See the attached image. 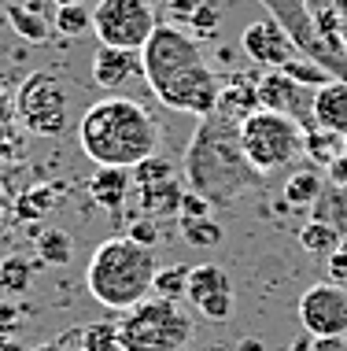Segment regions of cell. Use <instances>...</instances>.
<instances>
[{
  "label": "cell",
  "mask_w": 347,
  "mask_h": 351,
  "mask_svg": "<svg viewBox=\"0 0 347 351\" xmlns=\"http://www.w3.org/2000/svg\"><path fill=\"white\" fill-rule=\"evenodd\" d=\"M140 78L170 111L203 119L218 108V74L203 60L200 45L177 26L159 23L152 41L140 49Z\"/></svg>",
  "instance_id": "1"
},
{
  "label": "cell",
  "mask_w": 347,
  "mask_h": 351,
  "mask_svg": "<svg viewBox=\"0 0 347 351\" xmlns=\"http://www.w3.org/2000/svg\"><path fill=\"white\" fill-rule=\"evenodd\" d=\"M181 174L189 193L203 196L211 207H233L240 196L255 193L266 182L259 178L240 148V122H233L218 111L200 119L192 130L189 148L181 159Z\"/></svg>",
  "instance_id": "2"
},
{
  "label": "cell",
  "mask_w": 347,
  "mask_h": 351,
  "mask_svg": "<svg viewBox=\"0 0 347 351\" xmlns=\"http://www.w3.org/2000/svg\"><path fill=\"white\" fill-rule=\"evenodd\" d=\"M159 141H163V130L144 111V104L118 97V93L89 104L78 119V148L97 167L133 170L144 159L159 156Z\"/></svg>",
  "instance_id": "3"
},
{
  "label": "cell",
  "mask_w": 347,
  "mask_h": 351,
  "mask_svg": "<svg viewBox=\"0 0 347 351\" xmlns=\"http://www.w3.org/2000/svg\"><path fill=\"white\" fill-rule=\"evenodd\" d=\"M155 270L159 267H155L152 248L129 241L126 233L107 237L86 263V289L100 307L122 315V311L137 307L140 300L152 296Z\"/></svg>",
  "instance_id": "4"
},
{
  "label": "cell",
  "mask_w": 347,
  "mask_h": 351,
  "mask_svg": "<svg viewBox=\"0 0 347 351\" xmlns=\"http://www.w3.org/2000/svg\"><path fill=\"white\" fill-rule=\"evenodd\" d=\"M196 333L192 315L181 303L148 296L137 307L122 311L118 318V344L122 351H181Z\"/></svg>",
  "instance_id": "5"
},
{
  "label": "cell",
  "mask_w": 347,
  "mask_h": 351,
  "mask_svg": "<svg viewBox=\"0 0 347 351\" xmlns=\"http://www.w3.org/2000/svg\"><path fill=\"white\" fill-rule=\"evenodd\" d=\"M307 145V126H299L296 119L277 115V111L259 108L255 115H248L240 122V148L244 159L251 163L259 178H274L277 170L292 167L303 156Z\"/></svg>",
  "instance_id": "6"
},
{
  "label": "cell",
  "mask_w": 347,
  "mask_h": 351,
  "mask_svg": "<svg viewBox=\"0 0 347 351\" xmlns=\"http://www.w3.org/2000/svg\"><path fill=\"white\" fill-rule=\"evenodd\" d=\"M67 111H70V97L52 71H34L23 78L15 93V115L26 134L60 137L67 130Z\"/></svg>",
  "instance_id": "7"
},
{
  "label": "cell",
  "mask_w": 347,
  "mask_h": 351,
  "mask_svg": "<svg viewBox=\"0 0 347 351\" xmlns=\"http://www.w3.org/2000/svg\"><path fill=\"white\" fill-rule=\"evenodd\" d=\"M159 30V19L152 0H100L92 8V34L107 49L140 52L152 34Z\"/></svg>",
  "instance_id": "8"
},
{
  "label": "cell",
  "mask_w": 347,
  "mask_h": 351,
  "mask_svg": "<svg viewBox=\"0 0 347 351\" xmlns=\"http://www.w3.org/2000/svg\"><path fill=\"white\" fill-rule=\"evenodd\" d=\"M307 337H347V285L314 281L296 303Z\"/></svg>",
  "instance_id": "9"
},
{
  "label": "cell",
  "mask_w": 347,
  "mask_h": 351,
  "mask_svg": "<svg viewBox=\"0 0 347 351\" xmlns=\"http://www.w3.org/2000/svg\"><path fill=\"white\" fill-rule=\"evenodd\" d=\"M240 49H244V56H248L255 67H262V71H281V67H288L296 56H303V52L296 49L292 37L285 34V26H281L274 15H262V19H255V23L244 26Z\"/></svg>",
  "instance_id": "10"
},
{
  "label": "cell",
  "mask_w": 347,
  "mask_h": 351,
  "mask_svg": "<svg viewBox=\"0 0 347 351\" xmlns=\"http://www.w3.org/2000/svg\"><path fill=\"white\" fill-rule=\"evenodd\" d=\"M314 93L307 85L292 82L285 71H262L259 74V108L296 119L299 126L314 130Z\"/></svg>",
  "instance_id": "11"
},
{
  "label": "cell",
  "mask_w": 347,
  "mask_h": 351,
  "mask_svg": "<svg viewBox=\"0 0 347 351\" xmlns=\"http://www.w3.org/2000/svg\"><path fill=\"white\" fill-rule=\"evenodd\" d=\"M196 307V315H203L207 322H229L233 315V281L229 274L214 263H200L189 270V296Z\"/></svg>",
  "instance_id": "12"
},
{
  "label": "cell",
  "mask_w": 347,
  "mask_h": 351,
  "mask_svg": "<svg viewBox=\"0 0 347 351\" xmlns=\"http://www.w3.org/2000/svg\"><path fill=\"white\" fill-rule=\"evenodd\" d=\"M137 74H140V52L100 45V52L92 56V85H100V89H107V93H118L122 85H129Z\"/></svg>",
  "instance_id": "13"
},
{
  "label": "cell",
  "mask_w": 347,
  "mask_h": 351,
  "mask_svg": "<svg viewBox=\"0 0 347 351\" xmlns=\"http://www.w3.org/2000/svg\"><path fill=\"white\" fill-rule=\"evenodd\" d=\"M218 115H226L233 122H244L248 115L259 111V78L248 71H233L222 78V89H218Z\"/></svg>",
  "instance_id": "14"
},
{
  "label": "cell",
  "mask_w": 347,
  "mask_h": 351,
  "mask_svg": "<svg viewBox=\"0 0 347 351\" xmlns=\"http://www.w3.org/2000/svg\"><path fill=\"white\" fill-rule=\"evenodd\" d=\"M314 126L325 134H347V82L333 78L314 93Z\"/></svg>",
  "instance_id": "15"
},
{
  "label": "cell",
  "mask_w": 347,
  "mask_h": 351,
  "mask_svg": "<svg viewBox=\"0 0 347 351\" xmlns=\"http://www.w3.org/2000/svg\"><path fill=\"white\" fill-rule=\"evenodd\" d=\"M129 185H133V170H118V167H100L89 182V196L97 207H104L111 215H122L126 207V196H129Z\"/></svg>",
  "instance_id": "16"
},
{
  "label": "cell",
  "mask_w": 347,
  "mask_h": 351,
  "mask_svg": "<svg viewBox=\"0 0 347 351\" xmlns=\"http://www.w3.org/2000/svg\"><path fill=\"white\" fill-rule=\"evenodd\" d=\"M4 23L12 26V30L23 37V41H30V45L49 41V34H52V19H44L41 8H37V4H26V0H8Z\"/></svg>",
  "instance_id": "17"
},
{
  "label": "cell",
  "mask_w": 347,
  "mask_h": 351,
  "mask_svg": "<svg viewBox=\"0 0 347 351\" xmlns=\"http://www.w3.org/2000/svg\"><path fill=\"white\" fill-rule=\"evenodd\" d=\"M137 196H140V211L148 218H170V215H177V207H181L185 189L177 185V178H174V182H163V185L137 189Z\"/></svg>",
  "instance_id": "18"
},
{
  "label": "cell",
  "mask_w": 347,
  "mask_h": 351,
  "mask_svg": "<svg viewBox=\"0 0 347 351\" xmlns=\"http://www.w3.org/2000/svg\"><path fill=\"white\" fill-rule=\"evenodd\" d=\"M340 244H344V233L336 230V226L329 222H307L303 230H299V248H303L307 255H314V259H325L329 263L336 252H340Z\"/></svg>",
  "instance_id": "19"
},
{
  "label": "cell",
  "mask_w": 347,
  "mask_h": 351,
  "mask_svg": "<svg viewBox=\"0 0 347 351\" xmlns=\"http://www.w3.org/2000/svg\"><path fill=\"white\" fill-rule=\"evenodd\" d=\"M322 193H325V182L314 170H296L285 182V204L288 207H307V211H311V207L322 200Z\"/></svg>",
  "instance_id": "20"
},
{
  "label": "cell",
  "mask_w": 347,
  "mask_h": 351,
  "mask_svg": "<svg viewBox=\"0 0 347 351\" xmlns=\"http://www.w3.org/2000/svg\"><path fill=\"white\" fill-rule=\"evenodd\" d=\"M34 274H37V263L23 259V255L0 259V292H4V296H23V292H30Z\"/></svg>",
  "instance_id": "21"
},
{
  "label": "cell",
  "mask_w": 347,
  "mask_h": 351,
  "mask_svg": "<svg viewBox=\"0 0 347 351\" xmlns=\"http://www.w3.org/2000/svg\"><path fill=\"white\" fill-rule=\"evenodd\" d=\"M37 259H41L44 267H67V263L74 259L70 233H63V230H41V233H37Z\"/></svg>",
  "instance_id": "22"
},
{
  "label": "cell",
  "mask_w": 347,
  "mask_h": 351,
  "mask_svg": "<svg viewBox=\"0 0 347 351\" xmlns=\"http://www.w3.org/2000/svg\"><path fill=\"white\" fill-rule=\"evenodd\" d=\"M303 156L314 159L318 167H329L333 159L344 156V137L340 134H325V130H307V145H303Z\"/></svg>",
  "instance_id": "23"
},
{
  "label": "cell",
  "mask_w": 347,
  "mask_h": 351,
  "mask_svg": "<svg viewBox=\"0 0 347 351\" xmlns=\"http://www.w3.org/2000/svg\"><path fill=\"white\" fill-rule=\"evenodd\" d=\"M152 296L181 303L185 296H189V267H163V270H155Z\"/></svg>",
  "instance_id": "24"
},
{
  "label": "cell",
  "mask_w": 347,
  "mask_h": 351,
  "mask_svg": "<svg viewBox=\"0 0 347 351\" xmlns=\"http://www.w3.org/2000/svg\"><path fill=\"white\" fill-rule=\"evenodd\" d=\"M52 26L67 37H78V34H89L92 30V8L89 4H67V8H55V19Z\"/></svg>",
  "instance_id": "25"
},
{
  "label": "cell",
  "mask_w": 347,
  "mask_h": 351,
  "mask_svg": "<svg viewBox=\"0 0 347 351\" xmlns=\"http://www.w3.org/2000/svg\"><path fill=\"white\" fill-rule=\"evenodd\" d=\"M288 74L292 82H299V85H307V89H322V85H329L336 74L333 71H325L322 63H314V60H307V56H296L288 67H281Z\"/></svg>",
  "instance_id": "26"
},
{
  "label": "cell",
  "mask_w": 347,
  "mask_h": 351,
  "mask_svg": "<svg viewBox=\"0 0 347 351\" xmlns=\"http://www.w3.org/2000/svg\"><path fill=\"white\" fill-rule=\"evenodd\" d=\"M174 178H177V167H174V159H166V156H152L140 167H133V185L137 189L163 185V182H174Z\"/></svg>",
  "instance_id": "27"
},
{
  "label": "cell",
  "mask_w": 347,
  "mask_h": 351,
  "mask_svg": "<svg viewBox=\"0 0 347 351\" xmlns=\"http://www.w3.org/2000/svg\"><path fill=\"white\" fill-rule=\"evenodd\" d=\"M81 351H122L118 322H97V326L81 329Z\"/></svg>",
  "instance_id": "28"
},
{
  "label": "cell",
  "mask_w": 347,
  "mask_h": 351,
  "mask_svg": "<svg viewBox=\"0 0 347 351\" xmlns=\"http://www.w3.org/2000/svg\"><path fill=\"white\" fill-rule=\"evenodd\" d=\"M181 237L189 248H218L222 244V226L214 218H200V222H185Z\"/></svg>",
  "instance_id": "29"
},
{
  "label": "cell",
  "mask_w": 347,
  "mask_h": 351,
  "mask_svg": "<svg viewBox=\"0 0 347 351\" xmlns=\"http://www.w3.org/2000/svg\"><path fill=\"white\" fill-rule=\"evenodd\" d=\"M18 115H15V100L4 93V85H0V152H15L18 145Z\"/></svg>",
  "instance_id": "30"
},
{
  "label": "cell",
  "mask_w": 347,
  "mask_h": 351,
  "mask_svg": "<svg viewBox=\"0 0 347 351\" xmlns=\"http://www.w3.org/2000/svg\"><path fill=\"white\" fill-rule=\"evenodd\" d=\"M60 193V189H52V185H41V189H30V193H23L18 196V215L23 218H37V215H44L49 207L55 204L52 196Z\"/></svg>",
  "instance_id": "31"
},
{
  "label": "cell",
  "mask_w": 347,
  "mask_h": 351,
  "mask_svg": "<svg viewBox=\"0 0 347 351\" xmlns=\"http://www.w3.org/2000/svg\"><path fill=\"white\" fill-rule=\"evenodd\" d=\"M218 23H222V12H218V4H211V0H203V4L196 8V15L189 19L196 37H214L218 34Z\"/></svg>",
  "instance_id": "32"
},
{
  "label": "cell",
  "mask_w": 347,
  "mask_h": 351,
  "mask_svg": "<svg viewBox=\"0 0 347 351\" xmlns=\"http://www.w3.org/2000/svg\"><path fill=\"white\" fill-rule=\"evenodd\" d=\"M177 218H181V226L185 222H200V218H211V204L203 200V196H196L185 189V196H181V207H177Z\"/></svg>",
  "instance_id": "33"
},
{
  "label": "cell",
  "mask_w": 347,
  "mask_h": 351,
  "mask_svg": "<svg viewBox=\"0 0 347 351\" xmlns=\"http://www.w3.org/2000/svg\"><path fill=\"white\" fill-rule=\"evenodd\" d=\"M126 237L129 241H137V244H144V248H155L159 244V222L155 218H133V222H129V230H126Z\"/></svg>",
  "instance_id": "34"
},
{
  "label": "cell",
  "mask_w": 347,
  "mask_h": 351,
  "mask_svg": "<svg viewBox=\"0 0 347 351\" xmlns=\"http://www.w3.org/2000/svg\"><path fill=\"white\" fill-rule=\"evenodd\" d=\"M23 315H26V307H18L15 300L0 296V337H15L18 326H23Z\"/></svg>",
  "instance_id": "35"
},
{
  "label": "cell",
  "mask_w": 347,
  "mask_h": 351,
  "mask_svg": "<svg viewBox=\"0 0 347 351\" xmlns=\"http://www.w3.org/2000/svg\"><path fill=\"white\" fill-rule=\"evenodd\" d=\"M200 4H203V0H170V19H174V23H189Z\"/></svg>",
  "instance_id": "36"
},
{
  "label": "cell",
  "mask_w": 347,
  "mask_h": 351,
  "mask_svg": "<svg viewBox=\"0 0 347 351\" xmlns=\"http://www.w3.org/2000/svg\"><path fill=\"white\" fill-rule=\"evenodd\" d=\"M325 170H329V174H325V178H329V185H336V189H347V156L333 159V163L325 167Z\"/></svg>",
  "instance_id": "37"
},
{
  "label": "cell",
  "mask_w": 347,
  "mask_h": 351,
  "mask_svg": "<svg viewBox=\"0 0 347 351\" xmlns=\"http://www.w3.org/2000/svg\"><path fill=\"white\" fill-rule=\"evenodd\" d=\"M311 351H347V337H311Z\"/></svg>",
  "instance_id": "38"
},
{
  "label": "cell",
  "mask_w": 347,
  "mask_h": 351,
  "mask_svg": "<svg viewBox=\"0 0 347 351\" xmlns=\"http://www.w3.org/2000/svg\"><path fill=\"white\" fill-rule=\"evenodd\" d=\"M303 4H307V12H311V15H322V12H333L336 0H303Z\"/></svg>",
  "instance_id": "39"
},
{
  "label": "cell",
  "mask_w": 347,
  "mask_h": 351,
  "mask_svg": "<svg viewBox=\"0 0 347 351\" xmlns=\"http://www.w3.org/2000/svg\"><path fill=\"white\" fill-rule=\"evenodd\" d=\"M237 351H266V344H262V340H255V337H244L240 344H237Z\"/></svg>",
  "instance_id": "40"
},
{
  "label": "cell",
  "mask_w": 347,
  "mask_h": 351,
  "mask_svg": "<svg viewBox=\"0 0 347 351\" xmlns=\"http://www.w3.org/2000/svg\"><path fill=\"white\" fill-rule=\"evenodd\" d=\"M0 351H26L15 337H0Z\"/></svg>",
  "instance_id": "41"
},
{
  "label": "cell",
  "mask_w": 347,
  "mask_h": 351,
  "mask_svg": "<svg viewBox=\"0 0 347 351\" xmlns=\"http://www.w3.org/2000/svg\"><path fill=\"white\" fill-rule=\"evenodd\" d=\"M292 351H311V337H303V340H296Z\"/></svg>",
  "instance_id": "42"
},
{
  "label": "cell",
  "mask_w": 347,
  "mask_h": 351,
  "mask_svg": "<svg viewBox=\"0 0 347 351\" xmlns=\"http://www.w3.org/2000/svg\"><path fill=\"white\" fill-rule=\"evenodd\" d=\"M34 351H63L60 340H52V344H41V348H34Z\"/></svg>",
  "instance_id": "43"
},
{
  "label": "cell",
  "mask_w": 347,
  "mask_h": 351,
  "mask_svg": "<svg viewBox=\"0 0 347 351\" xmlns=\"http://www.w3.org/2000/svg\"><path fill=\"white\" fill-rule=\"evenodd\" d=\"M55 8H67V4H86V0H52Z\"/></svg>",
  "instance_id": "44"
},
{
  "label": "cell",
  "mask_w": 347,
  "mask_h": 351,
  "mask_svg": "<svg viewBox=\"0 0 347 351\" xmlns=\"http://www.w3.org/2000/svg\"><path fill=\"white\" fill-rule=\"evenodd\" d=\"M207 351H233V348H226V344H211Z\"/></svg>",
  "instance_id": "45"
}]
</instances>
